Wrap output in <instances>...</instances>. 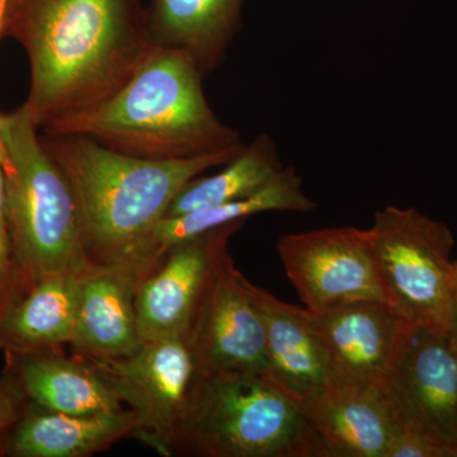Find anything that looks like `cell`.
Masks as SVG:
<instances>
[{"label": "cell", "mask_w": 457, "mask_h": 457, "mask_svg": "<svg viewBox=\"0 0 457 457\" xmlns=\"http://www.w3.org/2000/svg\"><path fill=\"white\" fill-rule=\"evenodd\" d=\"M312 314L329 353L333 381L384 392L408 327L389 303H343Z\"/></svg>", "instance_id": "obj_12"}, {"label": "cell", "mask_w": 457, "mask_h": 457, "mask_svg": "<svg viewBox=\"0 0 457 457\" xmlns=\"http://www.w3.org/2000/svg\"><path fill=\"white\" fill-rule=\"evenodd\" d=\"M42 140L79 209L88 263H122L189 180L222 167L242 146L177 161L122 154L86 137Z\"/></svg>", "instance_id": "obj_3"}, {"label": "cell", "mask_w": 457, "mask_h": 457, "mask_svg": "<svg viewBox=\"0 0 457 457\" xmlns=\"http://www.w3.org/2000/svg\"><path fill=\"white\" fill-rule=\"evenodd\" d=\"M135 282L126 264L88 263L80 270L71 342L74 354L106 361L139 350L144 339L135 311Z\"/></svg>", "instance_id": "obj_14"}, {"label": "cell", "mask_w": 457, "mask_h": 457, "mask_svg": "<svg viewBox=\"0 0 457 457\" xmlns=\"http://www.w3.org/2000/svg\"><path fill=\"white\" fill-rule=\"evenodd\" d=\"M25 402V396L18 389L12 376L5 375L0 381V436L16 425L17 420L25 413L26 409H22Z\"/></svg>", "instance_id": "obj_23"}, {"label": "cell", "mask_w": 457, "mask_h": 457, "mask_svg": "<svg viewBox=\"0 0 457 457\" xmlns=\"http://www.w3.org/2000/svg\"><path fill=\"white\" fill-rule=\"evenodd\" d=\"M188 341L204 372L266 375V327L231 257L198 312Z\"/></svg>", "instance_id": "obj_11"}, {"label": "cell", "mask_w": 457, "mask_h": 457, "mask_svg": "<svg viewBox=\"0 0 457 457\" xmlns=\"http://www.w3.org/2000/svg\"><path fill=\"white\" fill-rule=\"evenodd\" d=\"M92 361L137 417L135 438L170 457L171 442L204 374L188 338L149 339L130 356Z\"/></svg>", "instance_id": "obj_8"}, {"label": "cell", "mask_w": 457, "mask_h": 457, "mask_svg": "<svg viewBox=\"0 0 457 457\" xmlns=\"http://www.w3.org/2000/svg\"><path fill=\"white\" fill-rule=\"evenodd\" d=\"M0 164H2L3 170H4V171H7L9 168H11V162H9L8 153L7 150H5L2 137H0Z\"/></svg>", "instance_id": "obj_24"}, {"label": "cell", "mask_w": 457, "mask_h": 457, "mask_svg": "<svg viewBox=\"0 0 457 457\" xmlns=\"http://www.w3.org/2000/svg\"><path fill=\"white\" fill-rule=\"evenodd\" d=\"M27 291L29 290L17 267L9 234L4 170L0 164V320Z\"/></svg>", "instance_id": "obj_22"}, {"label": "cell", "mask_w": 457, "mask_h": 457, "mask_svg": "<svg viewBox=\"0 0 457 457\" xmlns=\"http://www.w3.org/2000/svg\"><path fill=\"white\" fill-rule=\"evenodd\" d=\"M284 168L275 141L267 134L258 135L222 165L219 173L189 180L171 200L163 218L185 215L253 196L269 186Z\"/></svg>", "instance_id": "obj_21"}, {"label": "cell", "mask_w": 457, "mask_h": 457, "mask_svg": "<svg viewBox=\"0 0 457 457\" xmlns=\"http://www.w3.org/2000/svg\"><path fill=\"white\" fill-rule=\"evenodd\" d=\"M204 77L188 54L154 45L112 96L44 129L47 137H86L114 152L153 161L242 146L239 132L210 107Z\"/></svg>", "instance_id": "obj_2"}, {"label": "cell", "mask_w": 457, "mask_h": 457, "mask_svg": "<svg viewBox=\"0 0 457 457\" xmlns=\"http://www.w3.org/2000/svg\"><path fill=\"white\" fill-rule=\"evenodd\" d=\"M248 288L266 327L264 378L305 408L333 381L329 353L314 318L308 309L281 302L249 281Z\"/></svg>", "instance_id": "obj_13"}, {"label": "cell", "mask_w": 457, "mask_h": 457, "mask_svg": "<svg viewBox=\"0 0 457 457\" xmlns=\"http://www.w3.org/2000/svg\"><path fill=\"white\" fill-rule=\"evenodd\" d=\"M11 0H0V35L4 29L5 18H7V12Z\"/></svg>", "instance_id": "obj_25"}, {"label": "cell", "mask_w": 457, "mask_h": 457, "mask_svg": "<svg viewBox=\"0 0 457 457\" xmlns=\"http://www.w3.org/2000/svg\"><path fill=\"white\" fill-rule=\"evenodd\" d=\"M242 7L243 0H150L147 29L153 45L188 54L206 75L224 62Z\"/></svg>", "instance_id": "obj_19"}, {"label": "cell", "mask_w": 457, "mask_h": 457, "mask_svg": "<svg viewBox=\"0 0 457 457\" xmlns=\"http://www.w3.org/2000/svg\"><path fill=\"white\" fill-rule=\"evenodd\" d=\"M317 204L303 191V179L294 167H285L269 186L253 196L198 212L162 218L141 237L121 264L137 270L183 240L201 236L231 222L270 212H309Z\"/></svg>", "instance_id": "obj_18"}, {"label": "cell", "mask_w": 457, "mask_h": 457, "mask_svg": "<svg viewBox=\"0 0 457 457\" xmlns=\"http://www.w3.org/2000/svg\"><path fill=\"white\" fill-rule=\"evenodd\" d=\"M170 456L326 457L306 409L264 376L204 372Z\"/></svg>", "instance_id": "obj_4"}, {"label": "cell", "mask_w": 457, "mask_h": 457, "mask_svg": "<svg viewBox=\"0 0 457 457\" xmlns=\"http://www.w3.org/2000/svg\"><path fill=\"white\" fill-rule=\"evenodd\" d=\"M305 409L326 457H389L402 429L374 387L332 381Z\"/></svg>", "instance_id": "obj_16"}, {"label": "cell", "mask_w": 457, "mask_h": 457, "mask_svg": "<svg viewBox=\"0 0 457 457\" xmlns=\"http://www.w3.org/2000/svg\"><path fill=\"white\" fill-rule=\"evenodd\" d=\"M79 272L41 278L9 309L0 320V348L7 356L60 351L62 345H71Z\"/></svg>", "instance_id": "obj_20"}, {"label": "cell", "mask_w": 457, "mask_h": 457, "mask_svg": "<svg viewBox=\"0 0 457 457\" xmlns=\"http://www.w3.org/2000/svg\"><path fill=\"white\" fill-rule=\"evenodd\" d=\"M455 276H456V308H457V263H455Z\"/></svg>", "instance_id": "obj_27"}, {"label": "cell", "mask_w": 457, "mask_h": 457, "mask_svg": "<svg viewBox=\"0 0 457 457\" xmlns=\"http://www.w3.org/2000/svg\"><path fill=\"white\" fill-rule=\"evenodd\" d=\"M245 220L171 245L135 273V311L144 341L188 338L210 288L230 257L228 242Z\"/></svg>", "instance_id": "obj_9"}, {"label": "cell", "mask_w": 457, "mask_h": 457, "mask_svg": "<svg viewBox=\"0 0 457 457\" xmlns=\"http://www.w3.org/2000/svg\"><path fill=\"white\" fill-rule=\"evenodd\" d=\"M37 129L25 104L0 113L11 162L4 171L9 234L27 290L46 276L79 272L88 264L73 188Z\"/></svg>", "instance_id": "obj_5"}, {"label": "cell", "mask_w": 457, "mask_h": 457, "mask_svg": "<svg viewBox=\"0 0 457 457\" xmlns=\"http://www.w3.org/2000/svg\"><path fill=\"white\" fill-rule=\"evenodd\" d=\"M369 233L390 308L409 326L450 330L456 276L449 228L417 210L386 206Z\"/></svg>", "instance_id": "obj_6"}, {"label": "cell", "mask_w": 457, "mask_h": 457, "mask_svg": "<svg viewBox=\"0 0 457 457\" xmlns=\"http://www.w3.org/2000/svg\"><path fill=\"white\" fill-rule=\"evenodd\" d=\"M396 422L457 457V341L450 330L409 326L384 392Z\"/></svg>", "instance_id": "obj_7"}, {"label": "cell", "mask_w": 457, "mask_h": 457, "mask_svg": "<svg viewBox=\"0 0 457 457\" xmlns=\"http://www.w3.org/2000/svg\"><path fill=\"white\" fill-rule=\"evenodd\" d=\"M5 29L29 54L37 128L112 96L154 46L141 0H11Z\"/></svg>", "instance_id": "obj_1"}, {"label": "cell", "mask_w": 457, "mask_h": 457, "mask_svg": "<svg viewBox=\"0 0 457 457\" xmlns=\"http://www.w3.org/2000/svg\"><path fill=\"white\" fill-rule=\"evenodd\" d=\"M450 332H451V335L455 337L456 341H457V308H456V312H455V317H453V327H451Z\"/></svg>", "instance_id": "obj_26"}, {"label": "cell", "mask_w": 457, "mask_h": 457, "mask_svg": "<svg viewBox=\"0 0 457 457\" xmlns=\"http://www.w3.org/2000/svg\"><path fill=\"white\" fill-rule=\"evenodd\" d=\"M8 374L27 402L71 416L114 413L125 407L101 369L86 357L60 351L8 354Z\"/></svg>", "instance_id": "obj_15"}, {"label": "cell", "mask_w": 457, "mask_h": 457, "mask_svg": "<svg viewBox=\"0 0 457 457\" xmlns=\"http://www.w3.org/2000/svg\"><path fill=\"white\" fill-rule=\"evenodd\" d=\"M286 276L305 308L386 303L369 228L335 227L284 236L278 243Z\"/></svg>", "instance_id": "obj_10"}, {"label": "cell", "mask_w": 457, "mask_h": 457, "mask_svg": "<svg viewBox=\"0 0 457 457\" xmlns=\"http://www.w3.org/2000/svg\"><path fill=\"white\" fill-rule=\"evenodd\" d=\"M137 431V417L129 408L96 416H71L29 403L9 429L3 451L16 457H89L135 437Z\"/></svg>", "instance_id": "obj_17"}]
</instances>
